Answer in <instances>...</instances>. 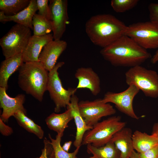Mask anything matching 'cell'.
I'll use <instances>...</instances> for the list:
<instances>
[{
  "label": "cell",
  "mask_w": 158,
  "mask_h": 158,
  "mask_svg": "<svg viewBox=\"0 0 158 158\" xmlns=\"http://www.w3.org/2000/svg\"><path fill=\"white\" fill-rule=\"evenodd\" d=\"M100 53L105 60L116 67L140 65L152 57L146 49L126 35L102 48Z\"/></svg>",
  "instance_id": "cell-1"
},
{
  "label": "cell",
  "mask_w": 158,
  "mask_h": 158,
  "mask_svg": "<svg viewBox=\"0 0 158 158\" xmlns=\"http://www.w3.org/2000/svg\"><path fill=\"white\" fill-rule=\"evenodd\" d=\"M127 27L114 16L105 14L91 17L86 21L85 29L91 42L103 48L125 35Z\"/></svg>",
  "instance_id": "cell-2"
},
{
  "label": "cell",
  "mask_w": 158,
  "mask_h": 158,
  "mask_svg": "<svg viewBox=\"0 0 158 158\" xmlns=\"http://www.w3.org/2000/svg\"><path fill=\"white\" fill-rule=\"evenodd\" d=\"M18 83L21 89L40 102L47 90L49 72L40 62L24 63L18 69Z\"/></svg>",
  "instance_id": "cell-3"
},
{
  "label": "cell",
  "mask_w": 158,
  "mask_h": 158,
  "mask_svg": "<svg viewBox=\"0 0 158 158\" xmlns=\"http://www.w3.org/2000/svg\"><path fill=\"white\" fill-rule=\"evenodd\" d=\"M126 122L119 116H114L98 122L85 134L82 145L91 144L99 147L109 142L114 135L125 127Z\"/></svg>",
  "instance_id": "cell-4"
},
{
  "label": "cell",
  "mask_w": 158,
  "mask_h": 158,
  "mask_svg": "<svg viewBox=\"0 0 158 158\" xmlns=\"http://www.w3.org/2000/svg\"><path fill=\"white\" fill-rule=\"evenodd\" d=\"M125 75L128 86L135 85L146 97H158V74L156 71L139 65L130 68Z\"/></svg>",
  "instance_id": "cell-5"
},
{
  "label": "cell",
  "mask_w": 158,
  "mask_h": 158,
  "mask_svg": "<svg viewBox=\"0 0 158 158\" xmlns=\"http://www.w3.org/2000/svg\"><path fill=\"white\" fill-rule=\"evenodd\" d=\"M32 36L30 29L16 23L0 39V45L5 59L22 53Z\"/></svg>",
  "instance_id": "cell-6"
},
{
  "label": "cell",
  "mask_w": 158,
  "mask_h": 158,
  "mask_svg": "<svg viewBox=\"0 0 158 158\" xmlns=\"http://www.w3.org/2000/svg\"><path fill=\"white\" fill-rule=\"evenodd\" d=\"M64 63L63 61L58 62L49 72L47 90L55 104L54 111L56 113L59 112L62 108L67 107L77 89L69 88L66 90L63 87L58 71Z\"/></svg>",
  "instance_id": "cell-7"
},
{
  "label": "cell",
  "mask_w": 158,
  "mask_h": 158,
  "mask_svg": "<svg viewBox=\"0 0 158 158\" xmlns=\"http://www.w3.org/2000/svg\"><path fill=\"white\" fill-rule=\"evenodd\" d=\"M125 35L145 49L158 48V27L150 21L129 25Z\"/></svg>",
  "instance_id": "cell-8"
},
{
  "label": "cell",
  "mask_w": 158,
  "mask_h": 158,
  "mask_svg": "<svg viewBox=\"0 0 158 158\" xmlns=\"http://www.w3.org/2000/svg\"><path fill=\"white\" fill-rule=\"evenodd\" d=\"M78 107L81 115L87 126L92 127L103 117L115 114L116 110L109 103H105L102 99L93 101L79 102Z\"/></svg>",
  "instance_id": "cell-9"
},
{
  "label": "cell",
  "mask_w": 158,
  "mask_h": 158,
  "mask_svg": "<svg viewBox=\"0 0 158 158\" xmlns=\"http://www.w3.org/2000/svg\"><path fill=\"white\" fill-rule=\"evenodd\" d=\"M139 91L136 86L131 85L126 90L120 92H107L102 99V101L105 103L114 104L120 112L133 118L138 120L139 118L134 110L133 102Z\"/></svg>",
  "instance_id": "cell-10"
},
{
  "label": "cell",
  "mask_w": 158,
  "mask_h": 158,
  "mask_svg": "<svg viewBox=\"0 0 158 158\" xmlns=\"http://www.w3.org/2000/svg\"><path fill=\"white\" fill-rule=\"evenodd\" d=\"M49 4L51 13L50 21L54 40H60L69 23L67 0H50Z\"/></svg>",
  "instance_id": "cell-11"
},
{
  "label": "cell",
  "mask_w": 158,
  "mask_h": 158,
  "mask_svg": "<svg viewBox=\"0 0 158 158\" xmlns=\"http://www.w3.org/2000/svg\"><path fill=\"white\" fill-rule=\"evenodd\" d=\"M67 46L63 40H52L43 48L38 57L39 62L49 72L56 64L58 59L65 50Z\"/></svg>",
  "instance_id": "cell-12"
},
{
  "label": "cell",
  "mask_w": 158,
  "mask_h": 158,
  "mask_svg": "<svg viewBox=\"0 0 158 158\" xmlns=\"http://www.w3.org/2000/svg\"><path fill=\"white\" fill-rule=\"evenodd\" d=\"M6 90L5 88L0 87V107L3 109L0 118L4 122H7L11 116H13L18 111H22L26 114L23 105L25 100V95L19 94L12 98L7 94Z\"/></svg>",
  "instance_id": "cell-13"
},
{
  "label": "cell",
  "mask_w": 158,
  "mask_h": 158,
  "mask_svg": "<svg viewBox=\"0 0 158 158\" xmlns=\"http://www.w3.org/2000/svg\"><path fill=\"white\" fill-rule=\"evenodd\" d=\"M78 80L77 89H87L94 96H97L101 90V81L98 75L90 67L78 68L75 74Z\"/></svg>",
  "instance_id": "cell-14"
},
{
  "label": "cell",
  "mask_w": 158,
  "mask_h": 158,
  "mask_svg": "<svg viewBox=\"0 0 158 158\" xmlns=\"http://www.w3.org/2000/svg\"><path fill=\"white\" fill-rule=\"evenodd\" d=\"M53 40V34L51 33L42 36H32L22 53L24 62H39V56L43 48Z\"/></svg>",
  "instance_id": "cell-15"
},
{
  "label": "cell",
  "mask_w": 158,
  "mask_h": 158,
  "mask_svg": "<svg viewBox=\"0 0 158 158\" xmlns=\"http://www.w3.org/2000/svg\"><path fill=\"white\" fill-rule=\"evenodd\" d=\"M37 10V0H30V3L27 7L15 15L6 16L4 12L0 11V21L4 23L8 21H13L33 30V17Z\"/></svg>",
  "instance_id": "cell-16"
},
{
  "label": "cell",
  "mask_w": 158,
  "mask_h": 158,
  "mask_svg": "<svg viewBox=\"0 0 158 158\" xmlns=\"http://www.w3.org/2000/svg\"><path fill=\"white\" fill-rule=\"evenodd\" d=\"M78 98L74 95L72 96L70 102L67 107V108L71 110L76 126V136L73 144L76 148L80 147L85 134L92 128L87 125L81 115L78 107Z\"/></svg>",
  "instance_id": "cell-17"
},
{
  "label": "cell",
  "mask_w": 158,
  "mask_h": 158,
  "mask_svg": "<svg viewBox=\"0 0 158 158\" xmlns=\"http://www.w3.org/2000/svg\"><path fill=\"white\" fill-rule=\"evenodd\" d=\"M131 129L124 127L116 133L110 141L120 151L121 158H129L134 149Z\"/></svg>",
  "instance_id": "cell-18"
},
{
  "label": "cell",
  "mask_w": 158,
  "mask_h": 158,
  "mask_svg": "<svg viewBox=\"0 0 158 158\" xmlns=\"http://www.w3.org/2000/svg\"><path fill=\"white\" fill-rule=\"evenodd\" d=\"M24 63L22 53L5 59L1 62L0 67V87L7 89L9 78Z\"/></svg>",
  "instance_id": "cell-19"
},
{
  "label": "cell",
  "mask_w": 158,
  "mask_h": 158,
  "mask_svg": "<svg viewBox=\"0 0 158 158\" xmlns=\"http://www.w3.org/2000/svg\"><path fill=\"white\" fill-rule=\"evenodd\" d=\"M73 119L70 109L64 112L56 114L53 113L45 119L47 125L49 128L56 132L57 134L62 137L65 129L68 127V123Z\"/></svg>",
  "instance_id": "cell-20"
},
{
  "label": "cell",
  "mask_w": 158,
  "mask_h": 158,
  "mask_svg": "<svg viewBox=\"0 0 158 158\" xmlns=\"http://www.w3.org/2000/svg\"><path fill=\"white\" fill-rule=\"evenodd\" d=\"M134 150L140 153L158 145V137L155 134L149 135L136 130L132 135Z\"/></svg>",
  "instance_id": "cell-21"
},
{
  "label": "cell",
  "mask_w": 158,
  "mask_h": 158,
  "mask_svg": "<svg viewBox=\"0 0 158 158\" xmlns=\"http://www.w3.org/2000/svg\"><path fill=\"white\" fill-rule=\"evenodd\" d=\"M87 151L88 153L92 154L95 158H121L120 151L111 141L99 147L88 144Z\"/></svg>",
  "instance_id": "cell-22"
},
{
  "label": "cell",
  "mask_w": 158,
  "mask_h": 158,
  "mask_svg": "<svg viewBox=\"0 0 158 158\" xmlns=\"http://www.w3.org/2000/svg\"><path fill=\"white\" fill-rule=\"evenodd\" d=\"M13 116L18 124L26 130L34 134L40 139L43 138L44 132L41 127L28 117L23 111H18Z\"/></svg>",
  "instance_id": "cell-23"
},
{
  "label": "cell",
  "mask_w": 158,
  "mask_h": 158,
  "mask_svg": "<svg viewBox=\"0 0 158 158\" xmlns=\"http://www.w3.org/2000/svg\"><path fill=\"white\" fill-rule=\"evenodd\" d=\"M30 0H0V11L7 16L16 15L29 5Z\"/></svg>",
  "instance_id": "cell-24"
},
{
  "label": "cell",
  "mask_w": 158,
  "mask_h": 158,
  "mask_svg": "<svg viewBox=\"0 0 158 158\" xmlns=\"http://www.w3.org/2000/svg\"><path fill=\"white\" fill-rule=\"evenodd\" d=\"M32 25L35 36H44L50 33L52 30L50 21L38 14L34 16Z\"/></svg>",
  "instance_id": "cell-25"
},
{
  "label": "cell",
  "mask_w": 158,
  "mask_h": 158,
  "mask_svg": "<svg viewBox=\"0 0 158 158\" xmlns=\"http://www.w3.org/2000/svg\"><path fill=\"white\" fill-rule=\"evenodd\" d=\"M51 143L53 148L55 158H77L76 155L79 151L80 147L76 148L74 152L69 153L65 151L61 145L62 137L57 135L55 139L52 138L50 135L49 134Z\"/></svg>",
  "instance_id": "cell-26"
},
{
  "label": "cell",
  "mask_w": 158,
  "mask_h": 158,
  "mask_svg": "<svg viewBox=\"0 0 158 158\" xmlns=\"http://www.w3.org/2000/svg\"><path fill=\"white\" fill-rule=\"evenodd\" d=\"M138 0H112L111 5L117 13H122L130 10L138 4Z\"/></svg>",
  "instance_id": "cell-27"
},
{
  "label": "cell",
  "mask_w": 158,
  "mask_h": 158,
  "mask_svg": "<svg viewBox=\"0 0 158 158\" xmlns=\"http://www.w3.org/2000/svg\"><path fill=\"white\" fill-rule=\"evenodd\" d=\"M48 0H37L38 14L50 21L51 19V13Z\"/></svg>",
  "instance_id": "cell-28"
},
{
  "label": "cell",
  "mask_w": 158,
  "mask_h": 158,
  "mask_svg": "<svg viewBox=\"0 0 158 158\" xmlns=\"http://www.w3.org/2000/svg\"><path fill=\"white\" fill-rule=\"evenodd\" d=\"M150 21L158 27V3H151L148 7Z\"/></svg>",
  "instance_id": "cell-29"
},
{
  "label": "cell",
  "mask_w": 158,
  "mask_h": 158,
  "mask_svg": "<svg viewBox=\"0 0 158 158\" xmlns=\"http://www.w3.org/2000/svg\"><path fill=\"white\" fill-rule=\"evenodd\" d=\"M44 146L42 154L39 158H55L54 152L51 141L45 138L44 140Z\"/></svg>",
  "instance_id": "cell-30"
},
{
  "label": "cell",
  "mask_w": 158,
  "mask_h": 158,
  "mask_svg": "<svg viewBox=\"0 0 158 158\" xmlns=\"http://www.w3.org/2000/svg\"><path fill=\"white\" fill-rule=\"evenodd\" d=\"M140 158H157L158 157V145L145 152L139 153Z\"/></svg>",
  "instance_id": "cell-31"
},
{
  "label": "cell",
  "mask_w": 158,
  "mask_h": 158,
  "mask_svg": "<svg viewBox=\"0 0 158 158\" xmlns=\"http://www.w3.org/2000/svg\"><path fill=\"white\" fill-rule=\"evenodd\" d=\"M0 132L3 135L8 136L13 133L12 128L6 125L4 122L0 118Z\"/></svg>",
  "instance_id": "cell-32"
},
{
  "label": "cell",
  "mask_w": 158,
  "mask_h": 158,
  "mask_svg": "<svg viewBox=\"0 0 158 158\" xmlns=\"http://www.w3.org/2000/svg\"><path fill=\"white\" fill-rule=\"evenodd\" d=\"M72 143V142L71 141L65 142L62 147V148L66 151L68 152Z\"/></svg>",
  "instance_id": "cell-33"
},
{
  "label": "cell",
  "mask_w": 158,
  "mask_h": 158,
  "mask_svg": "<svg viewBox=\"0 0 158 158\" xmlns=\"http://www.w3.org/2000/svg\"><path fill=\"white\" fill-rule=\"evenodd\" d=\"M152 63L155 64L158 62V50L156 51L151 59Z\"/></svg>",
  "instance_id": "cell-34"
},
{
  "label": "cell",
  "mask_w": 158,
  "mask_h": 158,
  "mask_svg": "<svg viewBox=\"0 0 158 158\" xmlns=\"http://www.w3.org/2000/svg\"><path fill=\"white\" fill-rule=\"evenodd\" d=\"M152 134H155L158 137V122L154 123L153 125Z\"/></svg>",
  "instance_id": "cell-35"
},
{
  "label": "cell",
  "mask_w": 158,
  "mask_h": 158,
  "mask_svg": "<svg viewBox=\"0 0 158 158\" xmlns=\"http://www.w3.org/2000/svg\"><path fill=\"white\" fill-rule=\"evenodd\" d=\"M129 158H140L139 153L133 150Z\"/></svg>",
  "instance_id": "cell-36"
},
{
  "label": "cell",
  "mask_w": 158,
  "mask_h": 158,
  "mask_svg": "<svg viewBox=\"0 0 158 158\" xmlns=\"http://www.w3.org/2000/svg\"><path fill=\"white\" fill-rule=\"evenodd\" d=\"M90 158H95V157L93 156L90 157Z\"/></svg>",
  "instance_id": "cell-37"
},
{
  "label": "cell",
  "mask_w": 158,
  "mask_h": 158,
  "mask_svg": "<svg viewBox=\"0 0 158 158\" xmlns=\"http://www.w3.org/2000/svg\"><path fill=\"white\" fill-rule=\"evenodd\" d=\"M157 158H158V157H157Z\"/></svg>",
  "instance_id": "cell-38"
}]
</instances>
